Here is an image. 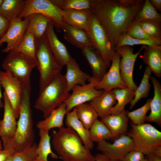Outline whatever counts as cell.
Returning <instances> with one entry per match:
<instances>
[{"mask_svg":"<svg viewBox=\"0 0 161 161\" xmlns=\"http://www.w3.org/2000/svg\"><path fill=\"white\" fill-rule=\"evenodd\" d=\"M70 94L67 90L64 75L59 73L39 91L34 106L42 112L45 118L53 110L64 103Z\"/></svg>","mask_w":161,"mask_h":161,"instance_id":"obj_4","label":"cell"},{"mask_svg":"<svg viewBox=\"0 0 161 161\" xmlns=\"http://www.w3.org/2000/svg\"><path fill=\"white\" fill-rule=\"evenodd\" d=\"M152 72L146 66L140 84L135 91L134 97L130 103V109H131L141 99L146 97L148 95L151 85L149 82Z\"/></svg>","mask_w":161,"mask_h":161,"instance_id":"obj_33","label":"cell"},{"mask_svg":"<svg viewBox=\"0 0 161 161\" xmlns=\"http://www.w3.org/2000/svg\"><path fill=\"white\" fill-rule=\"evenodd\" d=\"M2 67L23 86L31 88V74L34 68L37 67V63L34 59L13 50L8 53Z\"/></svg>","mask_w":161,"mask_h":161,"instance_id":"obj_7","label":"cell"},{"mask_svg":"<svg viewBox=\"0 0 161 161\" xmlns=\"http://www.w3.org/2000/svg\"><path fill=\"white\" fill-rule=\"evenodd\" d=\"M66 113V105L64 102L53 110L44 120L39 121L36 124V127L39 130L48 131L53 128H61L64 126V118Z\"/></svg>","mask_w":161,"mask_h":161,"instance_id":"obj_27","label":"cell"},{"mask_svg":"<svg viewBox=\"0 0 161 161\" xmlns=\"http://www.w3.org/2000/svg\"><path fill=\"white\" fill-rule=\"evenodd\" d=\"M35 13L41 14L48 18L59 30H62L65 22L62 15V10L50 0H25L23 9L18 16L24 18Z\"/></svg>","mask_w":161,"mask_h":161,"instance_id":"obj_9","label":"cell"},{"mask_svg":"<svg viewBox=\"0 0 161 161\" xmlns=\"http://www.w3.org/2000/svg\"><path fill=\"white\" fill-rule=\"evenodd\" d=\"M140 161H149L148 159L145 157L142 160Z\"/></svg>","mask_w":161,"mask_h":161,"instance_id":"obj_51","label":"cell"},{"mask_svg":"<svg viewBox=\"0 0 161 161\" xmlns=\"http://www.w3.org/2000/svg\"><path fill=\"white\" fill-rule=\"evenodd\" d=\"M151 99H147L145 104L140 108L131 112L128 111L127 116L131 123L137 125L145 123L147 113L150 110Z\"/></svg>","mask_w":161,"mask_h":161,"instance_id":"obj_38","label":"cell"},{"mask_svg":"<svg viewBox=\"0 0 161 161\" xmlns=\"http://www.w3.org/2000/svg\"><path fill=\"white\" fill-rule=\"evenodd\" d=\"M54 27L52 22L50 21L48 26L45 36L53 56L62 69L72 57L65 45L58 39L55 32Z\"/></svg>","mask_w":161,"mask_h":161,"instance_id":"obj_16","label":"cell"},{"mask_svg":"<svg viewBox=\"0 0 161 161\" xmlns=\"http://www.w3.org/2000/svg\"><path fill=\"white\" fill-rule=\"evenodd\" d=\"M14 50L36 60V39L31 33L26 31L21 41Z\"/></svg>","mask_w":161,"mask_h":161,"instance_id":"obj_34","label":"cell"},{"mask_svg":"<svg viewBox=\"0 0 161 161\" xmlns=\"http://www.w3.org/2000/svg\"><path fill=\"white\" fill-rule=\"evenodd\" d=\"M128 111L124 110L117 114L110 115L101 118V121L107 127L113 137V139L126 134L128 127Z\"/></svg>","mask_w":161,"mask_h":161,"instance_id":"obj_18","label":"cell"},{"mask_svg":"<svg viewBox=\"0 0 161 161\" xmlns=\"http://www.w3.org/2000/svg\"><path fill=\"white\" fill-rule=\"evenodd\" d=\"M89 1L91 10L105 29L114 50L120 38L126 34L145 0Z\"/></svg>","mask_w":161,"mask_h":161,"instance_id":"obj_1","label":"cell"},{"mask_svg":"<svg viewBox=\"0 0 161 161\" xmlns=\"http://www.w3.org/2000/svg\"><path fill=\"white\" fill-rule=\"evenodd\" d=\"M3 98L4 113L0 127V137L2 141L4 148L13 138L16 132L17 122L12 106L4 92Z\"/></svg>","mask_w":161,"mask_h":161,"instance_id":"obj_17","label":"cell"},{"mask_svg":"<svg viewBox=\"0 0 161 161\" xmlns=\"http://www.w3.org/2000/svg\"><path fill=\"white\" fill-rule=\"evenodd\" d=\"M65 123L66 127L72 129L82 140L84 145L90 150L94 147L91 140L89 130L86 129L77 117L74 108L66 114Z\"/></svg>","mask_w":161,"mask_h":161,"instance_id":"obj_24","label":"cell"},{"mask_svg":"<svg viewBox=\"0 0 161 161\" xmlns=\"http://www.w3.org/2000/svg\"><path fill=\"white\" fill-rule=\"evenodd\" d=\"M110 161H115V160H110Z\"/></svg>","mask_w":161,"mask_h":161,"instance_id":"obj_56","label":"cell"},{"mask_svg":"<svg viewBox=\"0 0 161 161\" xmlns=\"http://www.w3.org/2000/svg\"><path fill=\"white\" fill-rule=\"evenodd\" d=\"M1 45H0V47H1Z\"/></svg>","mask_w":161,"mask_h":161,"instance_id":"obj_57","label":"cell"},{"mask_svg":"<svg viewBox=\"0 0 161 161\" xmlns=\"http://www.w3.org/2000/svg\"><path fill=\"white\" fill-rule=\"evenodd\" d=\"M2 71H0V108L4 106V103L2 102L1 101V98H3V96H2L1 89V73Z\"/></svg>","mask_w":161,"mask_h":161,"instance_id":"obj_49","label":"cell"},{"mask_svg":"<svg viewBox=\"0 0 161 161\" xmlns=\"http://www.w3.org/2000/svg\"><path fill=\"white\" fill-rule=\"evenodd\" d=\"M1 85L6 93L16 119L18 118L23 94V86L7 72H2Z\"/></svg>","mask_w":161,"mask_h":161,"instance_id":"obj_13","label":"cell"},{"mask_svg":"<svg viewBox=\"0 0 161 161\" xmlns=\"http://www.w3.org/2000/svg\"><path fill=\"white\" fill-rule=\"evenodd\" d=\"M35 161H40L37 158L35 160Z\"/></svg>","mask_w":161,"mask_h":161,"instance_id":"obj_54","label":"cell"},{"mask_svg":"<svg viewBox=\"0 0 161 161\" xmlns=\"http://www.w3.org/2000/svg\"><path fill=\"white\" fill-rule=\"evenodd\" d=\"M3 1V0H0V8H1V4L2 3V2Z\"/></svg>","mask_w":161,"mask_h":161,"instance_id":"obj_53","label":"cell"},{"mask_svg":"<svg viewBox=\"0 0 161 161\" xmlns=\"http://www.w3.org/2000/svg\"><path fill=\"white\" fill-rule=\"evenodd\" d=\"M130 126L127 134L132 140L135 150L147 156L161 157V132L148 123L137 125L131 122Z\"/></svg>","mask_w":161,"mask_h":161,"instance_id":"obj_5","label":"cell"},{"mask_svg":"<svg viewBox=\"0 0 161 161\" xmlns=\"http://www.w3.org/2000/svg\"><path fill=\"white\" fill-rule=\"evenodd\" d=\"M149 161H161V157L154 155H150L147 156Z\"/></svg>","mask_w":161,"mask_h":161,"instance_id":"obj_48","label":"cell"},{"mask_svg":"<svg viewBox=\"0 0 161 161\" xmlns=\"http://www.w3.org/2000/svg\"><path fill=\"white\" fill-rule=\"evenodd\" d=\"M127 35L134 38L141 39H149L160 40L156 39L148 34L140 26L139 22L134 20L129 27Z\"/></svg>","mask_w":161,"mask_h":161,"instance_id":"obj_40","label":"cell"},{"mask_svg":"<svg viewBox=\"0 0 161 161\" xmlns=\"http://www.w3.org/2000/svg\"><path fill=\"white\" fill-rule=\"evenodd\" d=\"M50 0L63 10H91L89 0Z\"/></svg>","mask_w":161,"mask_h":161,"instance_id":"obj_37","label":"cell"},{"mask_svg":"<svg viewBox=\"0 0 161 161\" xmlns=\"http://www.w3.org/2000/svg\"><path fill=\"white\" fill-rule=\"evenodd\" d=\"M14 154L11 149H6L0 150V161H5L11 156Z\"/></svg>","mask_w":161,"mask_h":161,"instance_id":"obj_45","label":"cell"},{"mask_svg":"<svg viewBox=\"0 0 161 161\" xmlns=\"http://www.w3.org/2000/svg\"><path fill=\"white\" fill-rule=\"evenodd\" d=\"M29 23L27 31L39 39L45 35L49 23L51 21L47 17L38 13L32 14L27 17Z\"/></svg>","mask_w":161,"mask_h":161,"instance_id":"obj_28","label":"cell"},{"mask_svg":"<svg viewBox=\"0 0 161 161\" xmlns=\"http://www.w3.org/2000/svg\"><path fill=\"white\" fill-rule=\"evenodd\" d=\"M81 52L91 68L92 77L99 82L106 73L108 68L103 58L92 46L83 48Z\"/></svg>","mask_w":161,"mask_h":161,"instance_id":"obj_19","label":"cell"},{"mask_svg":"<svg viewBox=\"0 0 161 161\" xmlns=\"http://www.w3.org/2000/svg\"><path fill=\"white\" fill-rule=\"evenodd\" d=\"M115 95L112 90L105 91L99 96L94 99L89 103L101 118L111 114L112 108L116 104Z\"/></svg>","mask_w":161,"mask_h":161,"instance_id":"obj_21","label":"cell"},{"mask_svg":"<svg viewBox=\"0 0 161 161\" xmlns=\"http://www.w3.org/2000/svg\"><path fill=\"white\" fill-rule=\"evenodd\" d=\"M52 144L63 161H95V156L70 127L63 126L57 131H53Z\"/></svg>","mask_w":161,"mask_h":161,"instance_id":"obj_2","label":"cell"},{"mask_svg":"<svg viewBox=\"0 0 161 161\" xmlns=\"http://www.w3.org/2000/svg\"><path fill=\"white\" fill-rule=\"evenodd\" d=\"M92 13L90 10H62L64 22L74 27L86 31L89 18Z\"/></svg>","mask_w":161,"mask_h":161,"instance_id":"obj_25","label":"cell"},{"mask_svg":"<svg viewBox=\"0 0 161 161\" xmlns=\"http://www.w3.org/2000/svg\"><path fill=\"white\" fill-rule=\"evenodd\" d=\"M89 82L85 85H76L72 89V93L69 97L64 101L67 113L80 104L90 102L100 95L104 92L95 88L98 82L92 76Z\"/></svg>","mask_w":161,"mask_h":161,"instance_id":"obj_11","label":"cell"},{"mask_svg":"<svg viewBox=\"0 0 161 161\" xmlns=\"http://www.w3.org/2000/svg\"><path fill=\"white\" fill-rule=\"evenodd\" d=\"M36 39V38H35ZM36 60L40 73V91L42 90L58 74L62 69L58 64L48 46L44 35L36 39Z\"/></svg>","mask_w":161,"mask_h":161,"instance_id":"obj_6","label":"cell"},{"mask_svg":"<svg viewBox=\"0 0 161 161\" xmlns=\"http://www.w3.org/2000/svg\"><path fill=\"white\" fill-rule=\"evenodd\" d=\"M1 120H0V127L1 124Z\"/></svg>","mask_w":161,"mask_h":161,"instance_id":"obj_55","label":"cell"},{"mask_svg":"<svg viewBox=\"0 0 161 161\" xmlns=\"http://www.w3.org/2000/svg\"><path fill=\"white\" fill-rule=\"evenodd\" d=\"M142 58L143 63L157 78L161 77V45L146 46Z\"/></svg>","mask_w":161,"mask_h":161,"instance_id":"obj_26","label":"cell"},{"mask_svg":"<svg viewBox=\"0 0 161 161\" xmlns=\"http://www.w3.org/2000/svg\"><path fill=\"white\" fill-rule=\"evenodd\" d=\"M37 146V145L34 143L30 147L14 154L11 161H35L37 157L36 152Z\"/></svg>","mask_w":161,"mask_h":161,"instance_id":"obj_42","label":"cell"},{"mask_svg":"<svg viewBox=\"0 0 161 161\" xmlns=\"http://www.w3.org/2000/svg\"><path fill=\"white\" fill-rule=\"evenodd\" d=\"M120 59V55L115 51L109 69L96 85V89L107 91L116 88L123 89L128 87L121 77L119 67Z\"/></svg>","mask_w":161,"mask_h":161,"instance_id":"obj_15","label":"cell"},{"mask_svg":"<svg viewBox=\"0 0 161 161\" xmlns=\"http://www.w3.org/2000/svg\"><path fill=\"white\" fill-rule=\"evenodd\" d=\"M25 0H3L0 14L10 21L18 18L21 12Z\"/></svg>","mask_w":161,"mask_h":161,"instance_id":"obj_32","label":"cell"},{"mask_svg":"<svg viewBox=\"0 0 161 161\" xmlns=\"http://www.w3.org/2000/svg\"><path fill=\"white\" fill-rule=\"evenodd\" d=\"M86 32L92 46L101 55L108 68L115 51L105 29L93 13L89 18Z\"/></svg>","mask_w":161,"mask_h":161,"instance_id":"obj_8","label":"cell"},{"mask_svg":"<svg viewBox=\"0 0 161 161\" xmlns=\"http://www.w3.org/2000/svg\"><path fill=\"white\" fill-rule=\"evenodd\" d=\"M145 157V155L141 152L133 150L128 152L121 161H140Z\"/></svg>","mask_w":161,"mask_h":161,"instance_id":"obj_43","label":"cell"},{"mask_svg":"<svg viewBox=\"0 0 161 161\" xmlns=\"http://www.w3.org/2000/svg\"><path fill=\"white\" fill-rule=\"evenodd\" d=\"M13 155L9 157L7 159V160L5 161H11Z\"/></svg>","mask_w":161,"mask_h":161,"instance_id":"obj_50","label":"cell"},{"mask_svg":"<svg viewBox=\"0 0 161 161\" xmlns=\"http://www.w3.org/2000/svg\"><path fill=\"white\" fill-rule=\"evenodd\" d=\"M95 161H110V160L102 153L98 154L95 156Z\"/></svg>","mask_w":161,"mask_h":161,"instance_id":"obj_47","label":"cell"},{"mask_svg":"<svg viewBox=\"0 0 161 161\" xmlns=\"http://www.w3.org/2000/svg\"><path fill=\"white\" fill-rule=\"evenodd\" d=\"M2 149V145L1 144V142L0 140V150Z\"/></svg>","mask_w":161,"mask_h":161,"instance_id":"obj_52","label":"cell"},{"mask_svg":"<svg viewBox=\"0 0 161 161\" xmlns=\"http://www.w3.org/2000/svg\"><path fill=\"white\" fill-rule=\"evenodd\" d=\"M74 108L78 119L84 127L89 130L98 117L94 109L89 103L80 104Z\"/></svg>","mask_w":161,"mask_h":161,"instance_id":"obj_31","label":"cell"},{"mask_svg":"<svg viewBox=\"0 0 161 161\" xmlns=\"http://www.w3.org/2000/svg\"><path fill=\"white\" fill-rule=\"evenodd\" d=\"M31 88L23 86V94L18 120L15 134L12 140L4 149H11L14 154L32 146L35 134L31 108Z\"/></svg>","mask_w":161,"mask_h":161,"instance_id":"obj_3","label":"cell"},{"mask_svg":"<svg viewBox=\"0 0 161 161\" xmlns=\"http://www.w3.org/2000/svg\"><path fill=\"white\" fill-rule=\"evenodd\" d=\"M10 21L0 14V39L7 30Z\"/></svg>","mask_w":161,"mask_h":161,"instance_id":"obj_44","label":"cell"},{"mask_svg":"<svg viewBox=\"0 0 161 161\" xmlns=\"http://www.w3.org/2000/svg\"><path fill=\"white\" fill-rule=\"evenodd\" d=\"M151 81L154 88V95L151 99L150 105V114L147 116L145 121L161 125V85L157 78L151 76Z\"/></svg>","mask_w":161,"mask_h":161,"instance_id":"obj_23","label":"cell"},{"mask_svg":"<svg viewBox=\"0 0 161 161\" xmlns=\"http://www.w3.org/2000/svg\"><path fill=\"white\" fill-rule=\"evenodd\" d=\"M97 148L110 160L121 161L129 152L135 150L133 141L128 135L122 134L112 143L103 141L97 143Z\"/></svg>","mask_w":161,"mask_h":161,"instance_id":"obj_12","label":"cell"},{"mask_svg":"<svg viewBox=\"0 0 161 161\" xmlns=\"http://www.w3.org/2000/svg\"><path fill=\"white\" fill-rule=\"evenodd\" d=\"M39 130L40 139L36 149L37 158L40 161H48V156L50 155L53 158L58 159L59 158L58 156L51 149V137L49 134V131L42 129Z\"/></svg>","mask_w":161,"mask_h":161,"instance_id":"obj_29","label":"cell"},{"mask_svg":"<svg viewBox=\"0 0 161 161\" xmlns=\"http://www.w3.org/2000/svg\"><path fill=\"white\" fill-rule=\"evenodd\" d=\"M89 131L90 139L93 142L97 143L113 139L112 135L107 127L98 119L93 123Z\"/></svg>","mask_w":161,"mask_h":161,"instance_id":"obj_35","label":"cell"},{"mask_svg":"<svg viewBox=\"0 0 161 161\" xmlns=\"http://www.w3.org/2000/svg\"><path fill=\"white\" fill-rule=\"evenodd\" d=\"M115 95L117 101L116 104L112 108L111 114L119 113L125 110V106L130 103L134 99L135 90L128 87L120 89L116 88L112 90Z\"/></svg>","mask_w":161,"mask_h":161,"instance_id":"obj_30","label":"cell"},{"mask_svg":"<svg viewBox=\"0 0 161 161\" xmlns=\"http://www.w3.org/2000/svg\"><path fill=\"white\" fill-rule=\"evenodd\" d=\"M152 5L157 11L161 12V0H149Z\"/></svg>","mask_w":161,"mask_h":161,"instance_id":"obj_46","label":"cell"},{"mask_svg":"<svg viewBox=\"0 0 161 161\" xmlns=\"http://www.w3.org/2000/svg\"><path fill=\"white\" fill-rule=\"evenodd\" d=\"M134 19L139 22L153 21L161 23V14L154 9L149 0H145Z\"/></svg>","mask_w":161,"mask_h":161,"instance_id":"obj_36","label":"cell"},{"mask_svg":"<svg viewBox=\"0 0 161 161\" xmlns=\"http://www.w3.org/2000/svg\"><path fill=\"white\" fill-rule=\"evenodd\" d=\"M64 38L72 45L82 49L92 46L86 32L65 22L62 27Z\"/></svg>","mask_w":161,"mask_h":161,"instance_id":"obj_22","label":"cell"},{"mask_svg":"<svg viewBox=\"0 0 161 161\" xmlns=\"http://www.w3.org/2000/svg\"><path fill=\"white\" fill-rule=\"evenodd\" d=\"M137 45L150 46L161 45V40L139 39L132 38L126 34L120 38L115 49L123 46H131Z\"/></svg>","mask_w":161,"mask_h":161,"instance_id":"obj_39","label":"cell"},{"mask_svg":"<svg viewBox=\"0 0 161 161\" xmlns=\"http://www.w3.org/2000/svg\"><path fill=\"white\" fill-rule=\"evenodd\" d=\"M28 23L27 17L23 19L18 17L10 21L7 30L0 39V45L4 43L7 44L6 48L2 50V52L8 53L16 48L27 31Z\"/></svg>","mask_w":161,"mask_h":161,"instance_id":"obj_14","label":"cell"},{"mask_svg":"<svg viewBox=\"0 0 161 161\" xmlns=\"http://www.w3.org/2000/svg\"><path fill=\"white\" fill-rule=\"evenodd\" d=\"M139 23L150 36L156 39H161V23L153 21H143L139 22Z\"/></svg>","mask_w":161,"mask_h":161,"instance_id":"obj_41","label":"cell"},{"mask_svg":"<svg viewBox=\"0 0 161 161\" xmlns=\"http://www.w3.org/2000/svg\"><path fill=\"white\" fill-rule=\"evenodd\" d=\"M146 45H143L136 53H134L131 46H123L116 48L115 51L120 56V70L121 78L128 87L135 90L137 86L133 78V73L136 59Z\"/></svg>","mask_w":161,"mask_h":161,"instance_id":"obj_10","label":"cell"},{"mask_svg":"<svg viewBox=\"0 0 161 161\" xmlns=\"http://www.w3.org/2000/svg\"><path fill=\"white\" fill-rule=\"evenodd\" d=\"M64 75L67 89L69 92L76 85L83 86L89 80L92 76L82 71L76 60L73 58L66 65Z\"/></svg>","mask_w":161,"mask_h":161,"instance_id":"obj_20","label":"cell"}]
</instances>
